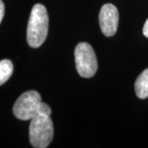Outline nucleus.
Masks as SVG:
<instances>
[{"mask_svg":"<svg viewBox=\"0 0 148 148\" xmlns=\"http://www.w3.org/2000/svg\"><path fill=\"white\" fill-rule=\"evenodd\" d=\"M13 73V64L9 59L0 61V86L4 84Z\"/></svg>","mask_w":148,"mask_h":148,"instance_id":"7","label":"nucleus"},{"mask_svg":"<svg viewBox=\"0 0 148 148\" xmlns=\"http://www.w3.org/2000/svg\"><path fill=\"white\" fill-rule=\"evenodd\" d=\"M77 71L85 78L92 77L97 71L98 64L93 48L88 43H79L74 52Z\"/></svg>","mask_w":148,"mask_h":148,"instance_id":"3","label":"nucleus"},{"mask_svg":"<svg viewBox=\"0 0 148 148\" xmlns=\"http://www.w3.org/2000/svg\"><path fill=\"white\" fill-rule=\"evenodd\" d=\"M51 112L52 111H51L50 107L48 106L47 104L41 101V103L39 106V109H38V114L44 115V116H50Z\"/></svg>","mask_w":148,"mask_h":148,"instance_id":"8","label":"nucleus"},{"mask_svg":"<svg viewBox=\"0 0 148 148\" xmlns=\"http://www.w3.org/2000/svg\"><path fill=\"white\" fill-rule=\"evenodd\" d=\"M135 92L140 99H146L148 97V69H145L136 80Z\"/></svg>","mask_w":148,"mask_h":148,"instance_id":"6","label":"nucleus"},{"mask_svg":"<svg viewBox=\"0 0 148 148\" xmlns=\"http://www.w3.org/2000/svg\"><path fill=\"white\" fill-rule=\"evenodd\" d=\"M143 32V35L147 37V38H148V18L147 19V21H146V22H145V24H144Z\"/></svg>","mask_w":148,"mask_h":148,"instance_id":"10","label":"nucleus"},{"mask_svg":"<svg viewBox=\"0 0 148 148\" xmlns=\"http://www.w3.org/2000/svg\"><path fill=\"white\" fill-rule=\"evenodd\" d=\"M53 138V125L50 116L37 114L31 119L29 138L33 147H47Z\"/></svg>","mask_w":148,"mask_h":148,"instance_id":"2","label":"nucleus"},{"mask_svg":"<svg viewBox=\"0 0 148 148\" xmlns=\"http://www.w3.org/2000/svg\"><path fill=\"white\" fill-rule=\"evenodd\" d=\"M49 30V16L45 7L40 3L35 4L32 8L27 25V40L32 48L42 45L46 40Z\"/></svg>","mask_w":148,"mask_h":148,"instance_id":"1","label":"nucleus"},{"mask_svg":"<svg viewBox=\"0 0 148 148\" xmlns=\"http://www.w3.org/2000/svg\"><path fill=\"white\" fill-rule=\"evenodd\" d=\"M41 103L40 95L36 90H28L21 95L13 106L14 115L21 120H31L38 114Z\"/></svg>","mask_w":148,"mask_h":148,"instance_id":"4","label":"nucleus"},{"mask_svg":"<svg viewBox=\"0 0 148 148\" xmlns=\"http://www.w3.org/2000/svg\"><path fill=\"white\" fill-rule=\"evenodd\" d=\"M4 11H5V7H4V3L2 0H0V23L3 18L4 16Z\"/></svg>","mask_w":148,"mask_h":148,"instance_id":"9","label":"nucleus"},{"mask_svg":"<svg viewBox=\"0 0 148 148\" xmlns=\"http://www.w3.org/2000/svg\"><path fill=\"white\" fill-rule=\"evenodd\" d=\"M99 23L101 32L106 36H113L119 25V12L116 7L111 3L102 6L99 13Z\"/></svg>","mask_w":148,"mask_h":148,"instance_id":"5","label":"nucleus"}]
</instances>
